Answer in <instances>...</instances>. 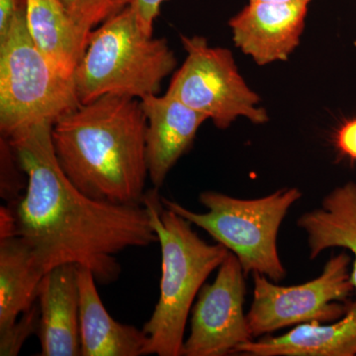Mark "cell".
Instances as JSON below:
<instances>
[{
	"label": "cell",
	"instance_id": "1",
	"mask_svg": "<svg viewBox=\"0 0 356 356\" xmlns=\"http://www.w3.org/2000/svg\"><path fill=\"white\" fill-rule=\"evenodd\" d=\"M53 125L38 122L6 138L27 177L24 195L14 201L16 236L31 248L44 274L74 264L89 269L96 282L109 284L121 273L115 257L158 243V236L144 204L95 200L74 186L58 165Z\"/></svg>",
	"mask_w": 356,
	"mask_h": 356
},
{
	"label": "cell",
	"instance_id": "2",
	"mask_svg": "<svg viewBox=\"0 0 356 356\" xmlns=\"http://www.w3.org/2000/svg\"><path fill=\"white\" fill-rule=\"evenodd\" d=\"M147 118L138 98L105 95L58 118L51 140L58 165L86 195L138 205L149 177Z\"/></svg>",
	"mask_w": 356,
	"mask_h": 356
},
{
	"label": "cell",
	"instance_id": "3",
	"mask_svg": "<svg viewBox=\"0 0 356 356\" xmlns=\"http://www.w3.org/2000/svg\"><path fill=\"white\" fill-rule=\"evenodd\" d=\"M158 191H147L143 200L161 250L159 298L142 329L147 339L145 355L181 356L194 299L229 250L203 241L188 220L161 204Z\"/></svg>",
	"mask_w": 356,
	"mask_h": 356
},
{
	"label": "cell",
	"instance_id": "4",
	"mask_svg": "<svg viewBox=\"0 0 356 356\" xmlns=\"http://www.w3.org/2000/svg\"><path fill=\"white\" fill-rule=\"evenodd\" d=\"M168 41L143 31L130 6L90 33L74 74L81 104L105 95L142 98L161 92L177 67Z\"/></svg>",
	"mask_w": 356,
	"mask_h": 356
},
{
	"label": "cell",
	"instance_id": "5",
	"mask_svg": "<svg viewBox=\"0 0 356 356\" xmlns=\"http://www.w3.org/2000/svg\"><path fill=\"white\" fill-rule=\"evenodd\" d=\"M301 197L302 192L295 187L257 199H238L205 191L199 201L208 210L206 213L193 212L165 197H161V201L168 209L203 229L233 252L245 275L261 273L278 282L286 276L278 254V231L288 211Z\"/></svg>",
	"mask_w": 356,
	"mask_h": 356
},
{
	"label": "cell",
	"instance_id": "6",
	"mask_svg": "<svg viewBox=\"0 0 356 356\" xmlns=\"http://www.w3.org/2000/svg\"><path fill=\"white\" fill-rule=\"evenodd\" d=\"M81 103L74 79L58 74L34 44L25 0L0 35V131L4 138L42 121L55 123Z\"/></svg>",
	"mask_w": 356,
	"mask_h": 356
},
{
	"label": "cell",
	"instance_id": "7",
	"mask_svg": "<svg viewBox=\"0 0 356 356\" xmlns=\"http://www.w3.org/2000/svg\"><path fill=\"white\" fill-rule=\"evenodd\" d=\"M186 58L173 74L165 95L205 115L218 129H228L238 117L254 124L268 121L261 97L248 88L229 49L211 47L201 36L181 35Z\"/></svg>",
	"mask_w": 356,
	"mask_h": 356
},
{
	"label": "cell",
	"instance_id": "8",
	"mask_svg": "<svg viewBox=\"0 0 356 356\" xmlns=\"http://www.w3.org/2000/svg\"><path fill=\"white\" fill-rule=\"evenodd\" d=\"M351 257L332 255L318 277L303 284L280 286L254 273V300L247 314L254 339L293 325L327 323L344 315L346 301L355 291L350 280Z\"/></svg>",
	"mask_w": 356,
	"mask_h": 356
},
{
	"label": "cell",
	"instance_id": "9",
	"mask_svg": "<svg viewBox=\"0 0 356 356\" xmlns=\"http://www.w3.org/2000/svg\"><path fill=\"white\" fill-rule=\"evenodd\" d=\"M245 274L229 252L212 283H205L191 309V327L184 341V356H225L254 341L245 304Z\"/></svg>",
	"mask_w": 356,
	"mask_h": 356
},
{
	"label": "cell",
	"instance_id": "10",
	"mask_svg": "<svg viewBox=\"0 0 356 356\" xmlns=\"http://www.w3.org/2000/svg\"><path fill=\"white\" fill-rule=\"evenodd\" d=\"M308 6L248 2L229 21L234 43L259 65L286 60L305 29Z\"/></svg>",
	"mask_w": 356,
	"mask_h": 356
},
{
	"label": "cell",
	"instance_id": "11",
	"mask_svg": "<svg viewBox=\"0 0 356 356\" xmlns=\"http://www.w3.org/2000/svg\"><path fill=\"white\" fill-rule=\"evenodd\" d=\"M140 103L147 118V172L154 188L159 189L208 119L168 95L146 96Z\"/></svg>",
	"mask_w": 356,
	"mask_h": 356
},
{
	"label": "cell",
	"instance_id": "12",
	"mask_svg": "<svg viewBox=\"0 0 356 356\" xmlns=\"http://www.w3.org/2000/svg\"><path fill=\"white\" fill-rule=\"evenodd\" d=\"M42 356L81 355L77 267L64 264L48 271L38 292Z\"/></svg>",
	"mask_w": 356,
	"mask_h": 356
},
{
	"label": "cell",
	"instance_id": "13",
	"mask_svg": "<svg viewBox=\"0 0 356 356\" xmlns=\"http://www.w3.org/2000/svg\"><path fill=\"white\" fill-rule=\"evenodd\" d=\"M76 267L81 355H145L147 339L143 330L115 321L103 305L92 273L86 267Z\"/></svg>",
	"mask_w": 356,
	"mask_h": 356
},
{
	"label": "cell",
	"instance_id": "14",
	"mask_svg": "<svg viewBox=\"0 0 356 356\" xmlns=\"http://www.w3.org/2000/svg\"><path fill=\"white\" fill-rule=\"evenodd\" d=\"M235 353L250 356L356 355V302L330 325L306 323L280 337H261L242 344Z\"/></svg>",
	"mask_w": 356,
	"mask_h": 356
},
{
	"label": "cell",
	"instance_id": "15",
	"mask_svg": "<svg viewBox=\"0 0 356 356\" xmlns=\"http://www.w3.org/2000/svg\"><path fill=\"white\" fill-rule=\"evenodd\" d=\"M30 36L58 74L74 79L88 47L90 33L70 17L60 0H25Z\"/></svg>",
	"mask_w": 356,
	"mask_h": 356
},
{
	"label": "cell",
	"instance_id": "16",
	"mask_svg": "<svg viewBox=\"0 0 356 356\" xmlns=\"http://www.w3.org/2000/svg\"><path fill=\"white\" fill-rule=\"evenodd\" d=\"M297 226L308 236L311 259L329 248L350 250L353 254L350 280L356 292V184L348 182L330 192L321 208L302 215Z\"/></svg>",
	"mask_w": 356,
	"mask_h": 356
},
{
	"label": "cell",
	"instance_id": "17",
	"mask_svg": "<svg viewBox=\"0 0 356 356\" xmlns=\"http://www.w3.org/2000/svg\"><path fill=\"white\" fill-rule=\"evenodd\" d=\"M44 276L22 238H0V332L36 303Z\"/></svg>",
	"mask_w": 356,
	"mask_h": 356
},
{
	"label": "cell",
	"instance_id": "18",
	"mask_svg": "<svg viewBox=\"0 0 356 356\" xmlns=\"http://www.w3.org/2000/svg\"><path fill=\"white\" fill-rule=\"evenodd\" d=\"M131 0H60L70 17L84 32L90 33L105 21L130 6Z\"/></svg>",
	"mask_w": 356,
	"mask_h": 356
},
{
	"label": "cell",
	"instance_id": "19",
	"mask_svg": "<svg viewBox=\"0 0 356 356\" xmlns=\"http://www.w3.org/2000/svg\"><path fill=\"white\" fill-rule=\"evenodd\" d=\"M40 327L39 304L35 303L21 315L6 331L0 332V355L15 356L23 344L33 334H38Z\"/></svg>",
	"mask_w": 356,
	"mask_h": 356
},
{
	"label": "cell",
	"instance_id": "20",
	"mask_svg": "<svg viewBox=\"0 0 356 356\" xmlns=\"http://www.w3.org/2000/svg\"><path fill=\"white\" fill-rule=\"evenodd\" d=\"M168 0H131L130 8L135 14L143 31L154 35V25L161 13V7Z\"/></svg>",
	"mask_w": 356,
	"mask_h": 356
},
{
	"label": "cell",
	"instance_id": "21",
	"mask_svg": "<svg viewBox=\"0 0 356 356\" xmlns=\"http://www.w3.org/2000/svg\"><path fill=\"white\" fill-rule=\"evenodd\" d=\"M336 146L343 156L356 161V118L344 122L339 129Z\"/></svg>",
	"mask_w": 356,
	"mask_h": 356
},
{
	"label": "cell",
	"instance_id": "22",
	"mask_svg": "<svg viewBox=\"0 0 356 356\" xmlns=\"http://www.w3.org/2000/svg\"><path fill=\"white\" fill-rule=\"evenodd\" d=\"M16 236V222L13 209L1 207L0 211V238Z\"/></svg>",
	"mask_w": 356,
	"mask_h": 356
},
{
	"label": "cell",
	"instance_id": "23",
	"mask_svg": "<svg viewBox=\"0 0 356 356\" xmlns=\"http://www.w3.org/2000/svg\"><path fill=\"white\" fill-rule=\"evenodd\" d=\"M19 2L20 0H0V35L6 31Z\"/></svg>",
	"mask_w": 356,
	"mask_h": 356
},
{
	"label": "cell",
	"instance_id": "24",
	"mask_svg": "<svg viewBox=\"0 0 356 356\" xmlns=\"http://www.w3.org/2000/svg\"><path fill=\"white\" fill-rule=\"evenodd\" d=\"M313 0H248V2H268V3H303L310 4Z\"/></svg>",
	"mask_w": 356,
	"mask_h": 356
}]
</instances>
